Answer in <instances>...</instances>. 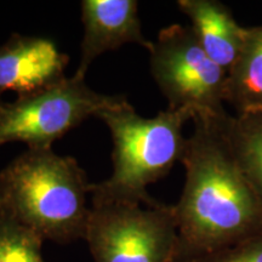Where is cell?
I'll use <instances>...</instances> for the list:
<instances>
[{
  "instance_id": "9c48e42d",
  "label": "cell",
  "mask_w": 262,
  "mask_h": 262,
  "mask_svg": "<svg viewBox=\"0 0 262 262\" xmlns=\"http://www.w3.org/2000/svg\"><path fill=\"white\" fill-rule=\"evenodd\" d=\"M199 44L215 63L228 72L243 44L244 29L219 0H179Z\"/></svg>"
},
{
  "instance_id": "52a82bcc",
  "label": "cell",
  "mask_w": 262,
  "mask_h": 262,
  "mask_svg": "<svg viewBox=\"0 0 262 262\" xmlns=\"http://www.w3.org/2000/svg\"><path fill=\"white\" fill-rule=\"evenodd\" d=\"M68 63V55L51 39L14 33L0 45V94L22 97L61 84Z\"/></svg>"
},
{
  "instance_id": "8992f818",
  "label": "cell",
  "mask_w": 262,
  "mask_h": 262,
  "mask_svg": "<svg viewBox=\"0 0 262 262\" xmlns=\"http://www.w3.org/2000/svg\"><path fill=\"white\" fill-rule=\"evenodd\" d=\"M123 97L98 94L85 77L74 74L49 89L4 102L0 108V146L24 142L28 148H52L64 134Z\"/></svg>"
},
{
  "instance_id": "4fadbf2b",
  "label": "cell",
  "mask_w": 262,
  "mask_h": 262,
  "mask_svg": "<svg viewBox=\"0 0 262 262\" xmlns=\"http://www.w3.org/2000/svg\"><path fill=\"white\" fill-rule=\"evenodd\" d=\"M173 262H262V231L219 250Z\"/></svg>"
},
{
  "instance_id": "3957f363",
  "label": "cell",
  "mask_w": 262,
  "mask_h": 262,
  "mask_svg": "<svg viewBox=\"0 0 262 262\" xmlns=\"http://www.w3.org/2000/svg\"><path fill=\"white\" fill-rule=\"evenodd\" d=\"M194 114L189 108H168L155 118L141 117L125 96L101 111L97 118L112 136L113 172L104 181L91 183L93 202L158 205L147 187L182 160L187 142L183 126Z\"/></svg>"
},
{
  "instance_id": "6da1fadb",
  "label": "cell",
  "mask_w": 262,
  "mask_h": 262,
  "mask_svg": "<svg viewBox=\"0 0 262 262\" xmlns=\"http://www.w3.org/2000/svg\"><path fill=\"white\" fill-rule=\"evenodd\" d=\"M228 116L195 114L192 119L194 127L181 160L185 186L172 205L175 260L219 250L262 231V199L234 155Z\"/></svg>"
},
{
  "instance_id": "5bb4252c",
  "label": "cell",
  "mask_w": 262,
  "mask_h": 262,
  "mask_svg": "<svg viewBox=\"0 0 262 262\" xmlns=\"http://www.w3.org/2000/svg\"><path fill=\"white\" fill-rule=\"evenodd\" d=\"M3 104H4V102H3V101H2V100H0V108H2V107H3Z\"/></svg>"
},
{
  "instance_id": "ba28073f",
  "label": "cell",
  "mask_w": 262,
  "mask_h": 262,
  "mask_svg": "<svg viewBox=\"0 0 262 262\" xmlns=\"http://www.w3.org/2000/svg\"><path fill=\"white\" fill-rule=\"evenodd\" d=\"M80 8L84 34L77 75L85 77L98 56L125 44L152 47L143 35L136 0H83Z\"/></svg>"
},
{
  "instance_id": "277c9868",
  "label": "cell",
  "mask_w": 262,
  "mask_h": 262,
  "mask_svg": "<svg viewBox=\"0 0 262 262\" xmlns=\"http://www.w3.org/2000/svg\"><path fill=\"white\" fill-rule=\"evenodd\" d=\"M84 239L94 262H173L178 224L163 203L93 202Z\"/></svg>"
},
{
  "instance_id": "8fae6325",
  "label": "cell",
  "mask_w": 262,
  "mask_h": 262,
  "mask_svg": "<svg viewBox=\"0 0 262 262\" xmlns=\"http://www.w3.org/2000/svg\"><path fill=\"white\" fill-rule=\"evenodd\" d=\"M227 130L239 165L262 199V112L229 114Z\"/></svg>"
},
{
  "instance_id": "5b68a950",
  "label": "cell",
  "mask_w": 262,
  "mask_h": 262,
  "mask_svg": "<svg viewBox=\"0 0 262 262\" xmlns=\"http://www.w3.org/2000/svg\"><path fill=\"white\" fill-rule=\"evenodd\" d=\"M148 51L150 74L168 100V108H189L195 114L226 113L227 71L208 56L191 26L163 28Z\"/></svg>"
},
{
  "instance_id": "30bf717a",
  "label": "cell",
  "mask_w": 262,
  "mask_h": 262,
  "mask_svg": "<svg viewBox=\"0 0 262 262\" xmlns=\"http://www.w3.org/2000/svg\"><path fill=\"white\" fill-rule=\"evenodd\" d=\"M225 103L235 114L262 112V26L244 29L243 44L227 72Z\"/></svg>"
},
{
  "instance_id": "7c38bea8",
  "label": "cell",
  "mask_w": 262,
  "mask_h": 262,
  "mask_svg": "<svg viewBox=\"0 0 262 262\" xmlns=\"http://www.w3.org/2000/svg\"><path fill=\"white\" fill-rule=\"evenodd\" d=\"M42 242L32 229L0 212V262H45Z\"/></svg>"
},
{
  "instance_id": "7a4b0ae2",
  "label": "cell",
  "mask_w": 262,
  "mask_h": 262,
  "mask_svg": "<svg viewBox=\"0 0 262 262\" xmlns=\"http://www.w3.org/2000/svg\"><path fill=\"white\" fill-rule=\"evenodd\" d=\"M91 182L77 159L52 148H28L0 172V212L42 241L84 239Z\"/></svg>"
}]
</instances>
